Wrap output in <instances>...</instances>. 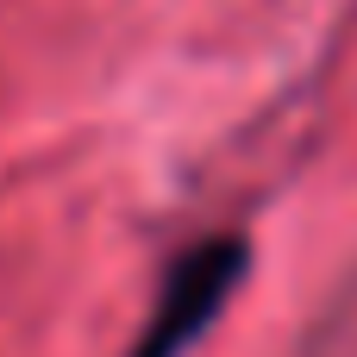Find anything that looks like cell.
Returning a JSON list of instances; mask_svg holds the SVG:
<instances>
[{
    "label": "cell",
    "instance_id": "1",
    "mask_svg": "<svg viewBox=\"0 0 357 357\" xmlns=\"http://www.w3.org/2000/svg\"><path fill=\"white\" fill-rule=\"evenodd\" d=\"M245 264H251V245L238 232L188 245L169 264V276H163V289H157V301L144 314V333H138V345L126 357H188L207 339V326L220 320L226 295L245 282Z\"/></svg>",
    "mask_w": 357,
    "mask_h": 357
}]
</instances>
